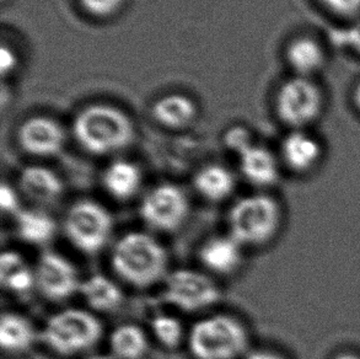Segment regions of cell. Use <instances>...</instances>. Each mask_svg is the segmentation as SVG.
Segmentation results:
<instances>
[{
  "mask_svg": "<svg viewBox=\"0 0 360 359\" xmlns=\"http://www.w3.org/2000/svg\"><path fill=\"white\" fill-rule=\"evenodd\" d=\"M136 125L121 107L95 102L79 110L72 123V134L84 151L93 156H110L131 146Z\"/></svg>",
  "mask_w": 360,
  "mask_h": 359,
  "instance_id": "cell-1",
  "label": "cell"
},
{
  "mask_svg": "<svg viewBox=\"0 0 360 359\" xmlns=\"http://www.w3.org/2000/svg\"><path fill=\"white\" fill-rule=\"evenodd\" d=\"M169 258L150 234L129 232L118 239L111 251V266L122 281L134 288H149L165 279Z\"/></svg>",
  "mask_w": 360,
  "mask_h": 359,
  "instance_id": "cell-2",
  "label": "cell"
},
{
  "mask_svg": "<svg viewBox=\"0 0 360 359\" xmlns=\"http://www.w3.org/2000/svg\"><path fill=\"white\" fill-rule=\"evenodd\" d=\"M284 222L281 202L272 194H248L230 208V235L243 246H264L277 238Z\"/></svg>",
  "mask_w": 360,
  "mask_h": 359,
  "instance_id": "cell-3",
  "label": "cell"
},
{
  "mask_svg": "<svg viewBox=\"0 0 360 359\" xmlns=\"http://www.w3.org/2000/svg\"><path fill=\"white\" fill-rule=\"evenodd\" d=\"M327 92L317 78L290 75L279 84L274 112L288 131L312 130L326 113Z\"/></svg>",
  "mask_w": 360,
  "mask_h": 359,
  "instance_id": "cell-4",
  "label": "cell"
},
{
  "mask_svg": "<svg viewBox=\"0 0 360 359\" xmlns=\"http://www.w3.org/2000/svg\"><path fill=\"white\" fill-rule=\"evenodd\" d=\"M103 335V324L95 314L69 308L49 316L39 332V340L56 355L73 357L94 348Z\"/></svg>",
  "mask_w": 360,
  "mask_h": 359,
  "instance_id": "cell-5",
  "label": "cell"
},
{
  "mask_svg": "<svg viewBox=\"0 0 360 359\" xmlns=\"http://www.w3.org/2000/svg\"><path fill=\"white\" fill-rule=\"evenodd\" d=\"M188 347L195 359H236L248 355L250 336L234 316L215 314L197 321L188 332Z\"/></svg>",
  "mask_w": 360,
  "mask_h": 359,
  "instance_id": "cell-6",
  "label": "cell"
},
{
  "mask_svg": "<svg viewBox=\"0 0 360 359\" xmlns=\"http://www.w3.org/2000/svg\"><path fill=\"white\" fill-rule=\"evenodd\" d=\"M63 228L74 248L85 255H95L105 248L111 238L112 215L103 204L80 199L67 210Z\"/></svg>",
  "mask_w": 360,
  "mask_h": 359,
  "instance_id": "cell-7",
  "label": "cell"
},
{
  "mask_svg": "<svg viewBox=\"0 0 360 359\" xmlns=\"http://www.w3.org/2000/svg\"><path fill=\"white\" fill-rule=\"evenodd\" d=\"M162 296L180 310L197 313L218 304L221 291L212 277L203 272L180 268L166 276Z\"/></svg>",
  "mask_w": 360,
  "mask_h": 359,
  "instance_id": "cell-8",
  "label": "cell"
},
{
  "mask_svg": "<svg viewBox=\"0 0 360 359\" xmlns=\"http://www.w3.org/2000/svg\"><path fill=\"white\" fill-rule=\"evenodd\" d=\"M190 202L184 189L174 184H161L141 199L139 213L146 224L158 232L171 233L185 223Z\"/></svg>",
  "mask_w": 360,
  "mask_h": 359,
  "instance_id": "cell-9",
  "label": "cell"
},
{
  "mask_svg": "<svg viewBox=\"0 0 360 359\" xmlns=\"http://www.w3.org/2000/svg\"><path fill=\"white\" fill-rule=\"evenodd\" d=\"M36 291L51 301H63L79 293L82 279L73 263L62 253L46 250L34 266Z\"/></svg>",
  "mask_w": 360,
  "mask_h": 359,
  "instance_id": "cell-10",
  "label": "cell"
},
{
  "mask_svg": "<svg viewBox=\"0 0 360 359\" xmlns=\"http://www.w3.org/2000/svg\"><path fill=\"white\" fill-rule=\"evenodd\" d=\"M16 138L26 154L51 158L63 151L68 136L58 120L46 115H34L20 125Z\"/></svg>",
  "mask_w": 360,
  "mask_h": 359,
  "instance_id": "cell-11",
  "label": "cell"
},
{
  "mask_svg": "<svg viewBox=\"0 0 360 359\" xmlns=\"http://www.w3.org/2000/svg\"><path fill=\"white\" fill-rule=\"evenodd\" d=\"M325 144L312 130H292L283 137L279 159L283 168L295 175H309L321 165Z\"/></svg>",
  "mask_w": 360,
  "mask_h": 359,
  "instance_id": "cell-12",
  "label": "cell"
},
{
  "mask_svg": "<svg viewBox=\"0 0 360 359\" xmlns=\"http://www.w3.org/2000/svg\"><path fill=\"white\" fill-rule=\"evenodd\" d=\"M292 75L319 78L328 64V49L322 39L311 34H299L288 41L283 51Z\"/></svg>",
  "mask_w": 360,
  "mask_h": 359,
  "instance_id": "cell-13",
  "label": "cell"
},
{
  "mask_svg": "<svg viewBox=\"0 0 360 359\" xmlns=\"http://www.w3.org/2000/svg\"><path fill=\"white\" fill-rule=\"evenodd\" d=\"M238 158L241 174L253 186L269 189L279 182L282 163L279 156L267 146L255 143Z\"/></svg>",
  "mask_w": 360,
  "mask_h": 359,
  "instance_id": "cell-14",
  "label": "cell"
},
{
  "mask_svg": "<svg viewBox=\"0 0 360 359\" xmlns=\"http://www.w3.org/2000/svg\"><path fill=\"white\" fill-rule=\"evenodd\" d=\"M198 115L200 108L195 99L182 92L165 94L151 106L154 121L169 131H184L197 121Z\"/></svg>",
  "mask_w": 360,
  "mask_h": 359,
  "instance_id": "cell-15",
  "label": "cell"
},
{
  "mask_svg": "<svg viewBox=\"0 0 360 359\" xmlns=\"http://www.w3.org/2000/svg\"><path fill=\"white\" fill-rule=\"evenodd\" d=\"M243 245L231 235L208 239L200 248V260L208 271L228 276L238 272L243 261Z\"/></svg>",
  "mask_w": 360,
  "mask_h": 359,
  "instance_id": "cell-16",
  "label": "cell"
},
{
  "mask_svg": "<svg viewBox=\"0 0 360 359\" xmlns=\"http://www.w3.org/2000/svg\"><path fill=\"white\" fill-rule=\"evenodd\" d=\"M22 194L37 203H53L63 194L64 184L57 172L44 165L24 168L19 176Z\"/></svg>",
  "mask_w": 360,
  "mask_h": 359,
  "instance_id": "cell-17",
  "label": "cell"
},
{
  "mask_svg": "<svg viewBox=\"0 0 360 359\" xmlns=\"http://www.w3.org/2000/svg\"><path fill=\"white\" fill-rule=\"evenodd\" d=\"M39 340L34 324L18 313H4L0 319V345L9 355H21Z\"/></svg>",
  "mask_w": 360,
  "mask_h": 359,
  "instance_id": "cell-18",
  "label": "cell"
},
{
  "mask_svg": "<svg viewBox=\"0 0 360 359\" xmlns=\"http://www.w3.org/2000/svg\"><path fill=\"white\" fill-rule=\"evenodd\" d=\"M79 294L91 310L98 313L116 310L124 301L121 286L103 273H95L83 279Z\"/></svg>",
  "mask_w": 360,
  "mask_h": 359,
  "instance_id": "cell-19",
  "label": "cell"
},
{
  "mask_svg": "<svg viewBox=\"0 0 360 359\" xmlns=\"http://www.w3.org/2000/svg\"><path fill=\"white\" fill-rule=\"evenodd\" d=\"M0 279L5 291L16 296H29L36 289L34 268L14 250H6L1 253Z\"/></svg>",
  "mask_w": 360,
  "mask_h": 359,
  "instance_id": "cell-20",
  "label": "cell"
},
{
  "mask_svg": "<svg viewBox=\"0 0 360 359\" xmlns=\"http://www.w3.org/2000/svg\"><path fill=\"white\" fill-rule=\"evenodd\" d=\"M103 184L118 201L131 199L141 186V171L133 161L118 159L103 170Z\"/></svg>",
  "mask_w": 360,
  "mask_h": 359,
  "instance_id": "cell-21",
  "label": "cell"
},
{
  "mask_svg": "<svg viewBox=\"0 0 360 359\" xmlns=\"http://www.w3.org/2000/svg\"><path fill=\"white\" fill-rule=\"evenodd\" d=\"M15 230L19 238L31 245H44L57 233V224L49 213L39 209H20L14 215Z\"/></svg>",
  "mask_w": 360,
  "mask_h": 359,
  "instance_id": "cell-22",
  "label": "cell"
},
{
  "mask_svg": "<svg viewBox=\"0 0 360 359\" xmlns=\"http://www.w3.org/2000/svg\"><path fill=\"white\" fill-rule=\"evenodd\" d=\"M193 186L207 201L221 202L233 194L235 177L228 168L219 164H210L195 172Z\"/></svg>",
  "mask_w": 360,
  "mask_h": 359,
  "instance_id": "cell-23",
  "label": "cell"
},
{
  "mask_svg": "<svg viewBox=\"0 0 360 359\" xmlns=\"http://www.w3.org/2000/svg\"><path fill=\"white\" fill-rule=\"evenodd\" d=\"M108 346L110 355L116 359H143L149 350V340L141 326L123 324L113 329Z\"/></svg>",
  "mask_w": 360,
  "mask_h": 359,
  "instance_id": "cell-24",
  "label": "cell"
},
{
  "mask_svg": "<svg viewBox=\"0 0 360 359\" xmlns=\"http://www.w3.org/2000/svg\"><path fill=\"white\" fill-rule=\"evenodd\" d=\"M151 332L156 341L166 348H175L185 337V329L177 317L158 314L151 319Z\"/></svg>",
  "mask_w": 360,
  "mask_h": 359,
  "instance_id": "cell-25",
  "label": "cell"
},
{
  "mask_svg": "<svg viewBox=\"0 0 360 359\" xmlns=\"http://www.w3.org/2000/svg\"><path fill=\"white\" fill-rule=\"evenodd\" d=\"M127 0H78L80 9L96 20L111 19L126 6Z\"/></svg>",
  "mask_w": 360,
  "mask_h": 359,
  "instance_id": "cell-26",
  "label": "cell"
},
{
  "mask_svg": "<svg viewBox=\"0 0 360 359\" xmlns=\"http://www.w3.org/2000/svg\"><path fill=\"white\" fill-rule=\"evenodd\" d=\"M326 14L345 24L360 16V0H315Z\"/></svg>",
  "mask_w": 360,
  "mask_h": 359,
  "instance_id": "cell-27",
  "label": "cell"
},
{
  "mask_svg": "<svg viewBox=\"0 0 360 359\" xmlns=\"http://www.w3.org/2000/svg\"><path fill=\"white\" fill-rule=\"evenodd\" d=\"M335 44L340 49L360 59V16L346 23L335 34Z\"/></svg>",
  "mask_w": 360,
  "mask_h": 359,
  "instance_id": "cell-28",
  "label": "cell"
},
{
  "mask_svg": "<svg viewBox=\"0 0 360 359\" xmlns=\"http://www.w3.org/2000/svg\"><path fill=\"white\" fill-rule=\"evenodd\" d=\"M223 144L228 151L239 156L255 144L252 133L245 126L235 125L224 132Z\"/></svg>",
  "mask_w": 360,
  "mask_h": 359,
  "instance_id": "cell-29",
  "label": "cell"
},
{
  "mask_svg": "<svg viewBox=\"0 0 360 359\" xmlns=\"http://www.w3.org/2000/svg\"><path fill=\"white\" fill-rule=\"evenodd\" d=\"M0 203H1V209L4 213L15 215L21 209L18 191L6 182H3L1 189H0Z\"/></svg>",
  "mask_w": 360,
  "mask_h": 359,
  "instance_id": "cell-30",
  "label": "cell"
},
{
  "mask_svg": "<svg viewBox=\"0 0 360 359\" xmlns=\"http://www.w3.org/2000/svg\"><path fill=\"white\" fill-rule=\"evenodd\" d=\"M1 75L3 78L10 77L14 74L15 70L19 67V56L16 49L4 42L1 46Z\"/></svg>",
  "mask_w": 360,
  "mask_h": 359,
  "instance_id": "cell-31",
  "label": "cell"
},
{
  "mask_svg": "<svg viewBox=\"0 0 360 359\" xmlns=\"http://www.w3.org/2000/svg\"><path fill=\"white\" fill-rule=\"evenodd\" d=\"M246 359H290L287 355H283L279 351L271 350V348H256L248 351Z\"/></svg>",
  "mask_w": 360,
  "mask_h": 359,
  "instance_id": "cell-32",
  "label": "cell"
},
{
  "mask_svg": "<svg viewBox=\"0 0 360 359\" xmlns=\"http://www.w3.org/2000/svg\"><path fill=\"white\" fill-rule=\"evenodd\" d=\"M351 100L352 105H353L356 113L360 116V80H358V82L354 84V87H353V90H352L351 94Z\"/></svg>",
  "mask_w": 360,
  "mask_h": 359,
  "instance_id": "cell-33",
  "label": "cell"
},
{
  "mask_svg": "<svg viewBox=\"0 0 360 359\" xmlns=\"http://www.w3.org/2000/svg\"><path fill=\"white\" fill-rule=\"evenodd\" d=\"M332 359H360V353L356 351H341L337 352Z\"/></svg>",
  "mask_w": 360,
  "mask_h": 359,
  "instance_id": "cell-34",
  "label": "cell"
},
{
  "mask_svg": "<svg viewBox=\"0 0 360 359\" xmlns=\"http://www.w3.org/2000/svg\"><path fill=\"white\" fill-rule=\"evenodd\" d=\"M85 359H116L115 357H112L111 355H90L88 358Z\"/></svg>",
  "mask_w": 360,
  "mask_h": 359,
  "instance_id": "cell-35",
  "label": "cell"
},
{
  "mask_svg": "<svg viewBox=\"0 0 360 359\" xmlns=\"http://www.w3.org/2000/svg\"><path fill=\"white\" fill-rule=\"evenodd\" d=\"M1 1H3V3H4V1H6V0H1Z\"/></svg>",
  "mask_w": 360,
  "mask_h": 359,
  "instance_id": "cell-36",
  "label": "cell"
}]
</instances>
